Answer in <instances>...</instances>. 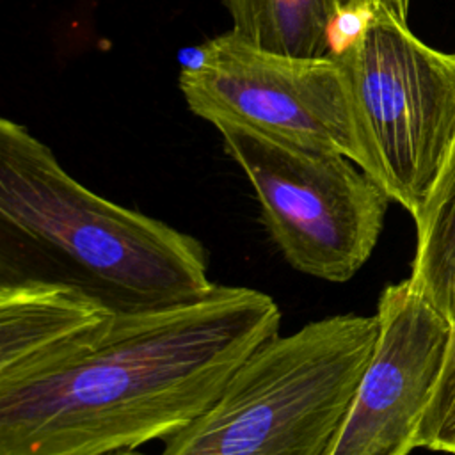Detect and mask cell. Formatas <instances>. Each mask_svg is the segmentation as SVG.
I'll return each instance as SVG.
<instances>
[{
	"instance_id": "cell-12",
	"label": "cell",
	"mask_w": 455,
	"mask_h": 455,
	"mask_svg": "<svg viewBox=\"0 0 455 455\" xmlns=\"http://www.w3.org/2000/svg\"><path fill=\"white\" fill-rule=\"evenodd\" d=\"M343 18L345 16H364L375 7H386L402 20H407L409 12V0H338Z\"/></svg>"
},
{
	"instance_id": "cell-10",
	"label": "cell",
	"mask_w": 455,
	"mask_h": 455,
	"mask_svg": "<svg viewBox=\"0 0 455 455\" xmlns=\"http://www.w3.org/2000/svg\"><path fill=\"white\" fill-rule=\"evenodd\" d=\"M416 252L411 283L451 323L455 322V140L434 188L414 219Z\"/></svg>"
},
{
	"instance_id": "cell-6",
	"label": "cell",
	"mask_w": 455,
	"mask_h": 455,
	"mask_svg": "<svg viewBox=\"0 0 455 455\" xmlns=\"http://www.w3.org/2000/svg\"><path fill=\"white\" fill-rule=\"evenodd\" d=\"M188 108L302 148L341 153L364 172L368 155L347 75L336 57L258 50L233 32L196 48L180 71Z\"/></svg>"
},
{
	"instance_id": "cell-4",
	"label": "cell",
	"mask_w": 455,
	"mask_h": 455,
	"mask_svg": "<svg viewBox=\"0 0 455 455\" xmlns=\"http://www.w3.org/2000/svg\"><path fill=\"white\" fill-rule=\"evenodd\" d=\"M370 174L412 219L455 140V52L428 46L386 7L338 44Z\"/></svg>"
},
{
	"instance_id": "cell-1",
	"label": "cell",
	"mask_w": 455,
	"mask_h": 455,
	"mask_svg": "<svg viewBox=\"0 0 455 455\" xmlns=\"http://www.w3.org/2000/svg\"><path fill=\"white\" fill-rule=\"evenodd\" d=\"M279 325L270 295L222 284L192 304L119 315L68 364L0 387V455H108L167 441Z\"/></svg>"
},
{
	"instance_id": "cell-5",
	"label": "cell",
	"mask_w": 455,
	"mask_h": 455,
	"mask_svg": "<svg viewBox=\"0 0 455 455\" xmlns=\"http://www.w3.org/2000/svg\"><path fill=\"white\" fill-rule=\"evenodd\" d=\"M217 130L252 185L261 220L288 265L331 283L352 279L380 236L391 201L386 190L341 153L236 124Z\"/></svg>"
},
{
	"instance_id": "cell-2",
	"label": "cell",
	"mask_w": 455,
	"mask_h": 455,
	"mask_svg": "<svg viewBox=\"0 0 455 455\" xmlns=\"http://www.w3.org/2000/svg\"><path fill=\"white\" fill-rule=\"evenodd\" d=\"M0 277L62 283L121 315L192 304L217 286L199 240L94 194L46 144L5 117Z\"/></svg>"
},
{
	"instance_id": "cell-11",
	"label": "cell",
	"mask_w": 455,
	"mask_h": 455,
	"mask_svg": "<svg viewBox=\"0 0 455 455\" xmlns=\"http://www.w3.org/2000/svg\"><path fill=\"white\" fill-rule=\"evenodd\" d=\"M416 448L455 455V322L439 382L418 432Z\"/></svg>"
},
{
	"instance_id": "cell-3",
	"label": "cell",
	"mask_w": 455,
	"mask_h": 455,
	"mask_svg": "<svg viewBox=\"0 0 455 455\" xmlns=\"http://www.w3.org/2000/svg\"><path fill=\"white\" fill-rule=\"evenodd\" d=\"M377 338L352 313L274 336L160 455H329Z\"/></svg>"
},
{
	"instance_id": "cell-9",
	"label": "cell",
	"mask_w": 455,
	"mask_h": 455,
	"mask_svg": "<svg viewBox=\"0 0 455 455\" xmlns=\"http://www.w3.org/2000/svg\"><path fill=\"white\" fill-rule=\"evenodd\" d=\"M247 44L286 57L327 59L338 50L343 21L338 0H222Z\"/></svg>"
},
{
	"instance_id": "cell-7",
	"label": "cell",
	"mask_w": 455,
	"mask_h": 455,
	"mask_svg": "<svg viewBox=\"0 0 455 455\" xmlns=\"http://www.w3.org/2000/svg\"><path fill=\"white\" fill-rule=\"evenodd\" d=\"M379 338L329 455H409L439 382L451 322L411 279L377 304Z\"/></svg>"
},
{
	"instance_id": "cell-8",
	"label": "cell",
	"mask_w": 455,
	"mask_h": 455,
	"mask_svg": "<svg viewBox=\"0 0 455 455\" xmlns=\"http://www.w3.org/2000/svg\"><path fill=\"white\" fill-rule=\"evenodd\" d=\"M119 315L62 283L0 281V387L68 364L92 347Z\"/></svg>"
},
{
	"instance_id": "cell-13",
	"label": "cell",
	"mask_w": 455,
	"mask_h": 455,
	"mask_svg": "<svg viewBox=\"0 0 455 455\" xmlns=\"http://www.w3.org/2000/svg\"><path fill=\"white\" fill-rule=\"evenodd\" d=\"M108 455H144V453L135 451V450H123V451H116V453H108Z\"/></svg>"
}]
</instances>
